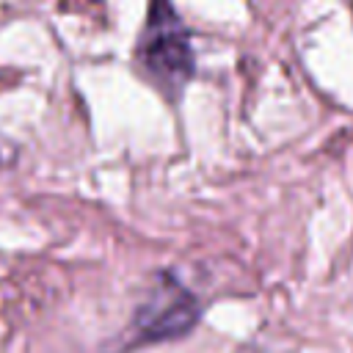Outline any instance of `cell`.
I'll return each instance as SVG.
<instances>
[{
	"label": "cell",
	"mask_w": 353,
	"mask_h": 353,
	"mask_svg": "<svg viewBox=\"0 0 353 353\" xmlns=\"http://www.w3.org/2000/svg\"><path fill=\"white\" fill-rule=\"evenodd\" d=\"M138 61L168 91H176L193 74L190 39L171 0H152L149 19L138 41Z\"/></svg>",
	"instance_id": "6da1fadb"
},
{
	"label": "cell",
	"mask_w": 353,
	"mask_h": 353,
	"mask_svg": "<svg viewBox=\"0 0 353 353\" xmlns=\"http://www.w3.org/2000/svg\"><path fill=\"white\" fill-rule=\"evenodd\" d=\"M196 320H199L196 298L179 281L165 276L154 284V292L138 309L135 325L146 339H165V336H182L196 325Z\"/></svg>",
	"instance_id": "7a4b0ae2"
}]
</instances>
